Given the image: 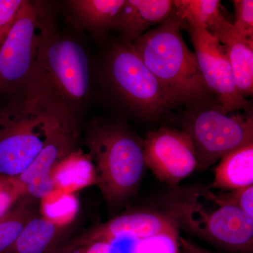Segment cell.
I'll return each instance as SVG.
<instances>
[{"instance_id":"obj_12","label":"cell","mask_w":253,"mask_h":253,"mask_svg":"<svg viewBox=\"0 0 253 253\" xmlns=\"http://www.w3.org/2000/svg\"><path fill=\"white\" fill-rule=\"evenodd\" d=\"M173 231H177L176 224L166 214L152 211H139L113 218L61 248L76 251L95 241L110 242L124 238L143 239L161 233Z\"/></svg>"},{"instance_id":"obj_21","label":"cell","mask_w":253,"mask_h":253,"mask_svg":"<svg viewBox=\"0 0 253 253\" xmlns=\"http://www.w3.org/2000/svg\"><path fill=\"white\" fill-rule=\"evenodd\" d=\"M24 194L26 191L18 178L0 174V217Z\"/></svg>"},{"instance_id":"obj_25","label":"cell","mask_w":253,"mask_h":253,"mask_svg":"<svg viewBox=\"0 0 253 253\" xmlns=\"http://www.w3.org/2000/svg\"><path fill=\"white\" fill-rule=\"evenodd\" d=\"M76 251L79 253H111V245L104 241H95Z\"/></svg>"},{"instance_id":"obj_24","label":"cell","mask_w":253,"mask_h":253,"mask_svg":"<svg viewBox=\"0 0 253 253\" xmlns=\"http://www.w3.org/2000/svg\"><path fill=\"white\" fill-rule=\"evenodd\" d=\"M23 0H0V46L9 34Z\"/></svg>"},{"instance_id":"obj_18","label":"cell","mask_w":253,"mask_h":253,"mask_svg":"<svg viewBox=\"0 0 253 253\" xmlns=\"http://www.w3.org/2000/svg\"><path fill=\"white\" fill-rule=\"evenodd\" d=\"M36 201L26 193L0 217V253L14 244L28 221L36 215Z\"/></svg>"},{"instance_id":"obj_1","label":"cell","mask_w":253,"mask_h":253,"mask_svg":"<svg viewBox=\"0 0 253 253\" xmlns=\"http://www.w3.org/2000/svg\"><path fill=\"white\" fill-rule=\"evenodd\" d=\"M89 56L81 43L59 34L43 16L36 60L22 96L66 122L81 125L91 96Z\"/></svg>"},{"instance_id":"obj_20","label":"cell","mask_w":253,"mask_h":253,"mask_svg":"<svg viewBox=\"0 0 253 253\" xmlns=\"http://www.w3.org/2000/svg\"><path fill=\"white\" fill-rule=\"evenodd\" d=\"M178 232H164L139 240L136 253H178Z\"/></svg>"},{"instance_id":"obj_2","label":"cell","mask_w":253,"mask_h":253,"mask_svg":"<svg viewBox=\"0 0 253 253\" xmlns=\"http://www.w3.org/2000/svg\"><path fill=\"white\" fill-rule=\"evenodd\" d=\"M182 21L174 10L168 19L131 42L151 73L178 104H210L212 94L201 74L196 54L181 36Z\"/></svg>"},{"instance_id":"obj_8","label":"cell","mask_w":253,"mask_h":253,"mask_svg":"<svg viewBox=\"0 0 253 253\" xmlns=\"http://www.w3.org/2000/svg\"><path fill=\"white\" fill-rule=\"evenodd\" d=\"M43 15L36 3L23 1L0 46V96L10 99L24 94L36 60Z\"/></svg>"},{"instance_id":"obj_5","label":"cell","mask_w":253,"mask_h":253,"mask_svg":"<svg viewBox=\"0 0 253 253\" xmlns=\"http://www.w3.org/2000/svg\"><path fill=\"white\" fill-rule=\"evenodd\" d=\"M58 119L36 100L9 99L0 109V174L18 178L26 172Z\"/></svg>"},{"instance_id":"obj_19","label":"cell","mask_w":253,"mask_h":253,"mask_svg":"<svg viewBox=\"0 0 253 253\" xmlns=\"http://www.w3.org/2000/svg\"><path fill=\"white\" fill-rule=\"evenodd\" d=\"M174 8L183 22L208 30L221 14L219 0H175Z\"/></svg>"},{"instance_id":"obj_26","label":"cell","mask_w":253,"mask_h":253,"mask_svg":"<svg viewBox=\"0 0 253 253\" xmlns=\"http://www.w3.org/2000/svg\"><path fill=\"white\" fill-rule=\"evenodd\" d=\"M181 242L182 244L183 247H184V251H185L184 253H212L209 252V251H205V250L198 247L197 246L191 244L186 240L181 239Z\"/></svg>"},{"instance_id":"obj_10","label":"cell","mask_w":253,"mask_h":253,"mask_svg":"<svg viewBox=\"0 0 253 253\" xmlns=\"http://www.w3.org/2000/svg\"><path fill=\"white\" fill-rule=\"evenodd\" d=\"M144 156L155 175L171 184L185 179L197 168L194 144L182 129L163 126L150 131L144 140Z\"/></svg>"},{"instance_id":"obj_9","label":"cell","mask_w":253,"mask_h":253,"mask_svg":"<svg viewBox=\"0 0 253 253\" xmlns=\"http://www.w3.org/2000/svg\"><path fill=\"white\" fill-rule=\"evenodd\" d=\"M191 36L195 54L205 83L217 96L221 109L234 113L249 109V101L236 88L232 68L224 46L215 36L206 29L183 22Z\"/></svg>"},{"instance_id":"obj_6","label":"cell","mask_w":253,"mask_h":253,"mask_svg":"<svg viewBox=\"0 0 253 253\" xmlns=\"http://www.w3.org/2000/svg\"><path fill=\"white\" fill-rule=\"evenodd\" d=\"M105 78L113 94L141 117L155 119L178 105L131 43L113 46L105 64Z\"/></svg>"},{"instance_id":"obj_11","label":"cell","mask_w":253,"mask_h":253,"mask_svg":"<svg viewBox=\"0 0 253 253\" xmlns=\"http://www.w3.org/2000/svg\"><path fill=\"white\" fill-rule=\"evenodd\" d=\"M81 136V125L58 119L50 129L45 144L29 168L18 179L26 194L37 200L54 191L56 168L76 152Z\"/></svg>"},{"instance_id":"obj_13","label":"cell","mask_w":253,"mask_h":253,"mask_svg":"<svg viewBox=\"0 0 253 253\" xmlns=\"http://www.w3.org/2000/svg\"><path fill=\"white\" fill-rule=\"evenodd\" d=\"M224 46L239 94L246 99L253 93V39L244 38L223 14L207 30Z\"/></svg>"},{"instance_id":"obj_7","label":"cell","mask_w":253,"mask_h":253,"mask_svg":"<svg viewBox=\"0 0 253 253\" xmlns=\"http://www.w3.org/2000/svg\"><path fill=\"white\" fill-rule=\"evenodd\" d=\"M182 126L194 144L199 169H207L226 155L253 143L252 115L225 113L218 104L192 108Z\"/></svg>"},{"instance_id":"obj_15","label":"cell","mask_w":253,"mask_h":253,"mask_svg":"<svg viewBox=\"0 0 253 253\" xmlns=\"http://www.w3.org/2000/svg\"><path fill=\"white\" fill-rule=\"evenodd\" d=\"M253 185V143L220 160L210 189L234 191Z\"/></svg>"},{"instance_id":"obj_22","label":"cell","mask_w":253,"mask_h":253,"mask_svg":"<svg viewBox=\"0 0 253 253\" xmlns=\"http://www.w3.org/2000/svg\"><path fill=\"white\" fill-rule=\"evenodd\" d=\"M235 22L233 23L236 31L244 38L253 39V1L234 0Z\"/></svg>"},{"instance_id":"obj_27","label":"cell","mask_w":253,"mask_h":253,"mask_svg":"<svg viewBox=\"0 0 253 253\" xmlns=\"http://www.w3.org/2000/svg\"><path fill=\"white\" fill-rule=\"evenodd\" d=\"M56 253H79V252L78 251H68V250L59 249Z\"/></svg>"},{"instance_id":"obj_23","label":"cell","mask_w":253,"mask_h":253,"mask_svg":"<svg viewBox=\"0 0 253 253\" xmlns=\"http://www.w3.org/2000/svg\"><path fill=\"white\" fill-rule=\"evenodd\" d=\"M225 191L217 194L221 201L239 208L247 215L253 218V185L244 189Z\"/></svg>"},{"instance_id":"obj_17","label":"cell","mask_w":253,"mask_h":253,"mask_svg":"<svg viewBox=\"0 0 253 253\" xmlns=\"http://www.w3.org/2000/svg\"><path fill=\"white\" fill-rule=\"evenodd\" d=\"M126 0H72L68 6L80 26L94 33L113 27Z\"/></svg>"},{"instance_id":"obj_3","label":"cell","mask_w":253,"mask_h":253,"mask_svg":"<svg viewBox=\"0 0 253 253\" xmlns=\"http://www.w3.org/2000/svg\"><path fill=\"white\" fill-rule=\"evenodd\" d=\"M84 144L105 200L116 205L131 197L146 167L144 141L125 123L95 119L86 127Z\"/></svg>"},{"instance_id":"obj_16","label":"cell","mask_w":253,"mask_h":253,"mask_svg":"<svg viewBox=\"0 0 253 253\" xmlns=\"http://www.w3.org/2000/svg\"><path fill=\"white\" fill-rule=\"evenodd\" d=\"M61 231L59 224L36 214L4 253H56Z\"/></svg>"},{"instance_id":"obj_4","label":"cell","mask_w":253,"mask_h":253,"mask_svg":"<svg viewBox=\"0 0 253 253\" xmlns=\"http://www.w3.org/2000/svg\"><path fill=\"white\" fill-rule=\"evenodd\" d=\"M162 204L174 224L196 235L227 249H252L253 218L221 201L210 188H177L165 196Z\"/></svg>"},{"instance_id":"obj_14","label":"cell","mask_w":253,"mask_h":253,"mask_svg":"<svg viewBox=\"0 0 253 253\" xmlns=\"http://www.w3.org/2000/svg\"><path fill=\"white\" fill-rule=\"evenodd\" d=\"M174 10L171 0H126L113 29L119 32L123 42L131 43L168 19Z\"/></svg>"}]
</instances>
